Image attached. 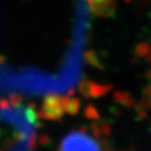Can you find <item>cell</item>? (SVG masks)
<instances>
[{
	"instance_id": "cell-1",
	"label": "cell",
	"mask_w": 151,
	"mask_h": 151,
	"mask_svg": "<svg viewBox=\"0 0 151 151\" xmlns=\"http://www.w3.org/2000/svg\"><path fill=\"white\" fill-rule=\"evenodd\" d=\"M60 151H104L100 142L83 131H73L65 135Z\"/></svg>"
},
{
	"instance_id": "cell-2",
	"label": "cell",
	"mask_w": 151,
	"mask_h": 151,
	"mask_svg": "<svg viewBox=\"0 0 151 151\" xmlns=\"http://www.w3.org/2000/svg\"><path fill=\"white\" fill-rule=\"evenodd\" d=\"M64 99L65 97L54 95V94L45 97L40 106L42 118L50 120V121H58L62 119L66 113Z\"/></svg>"
},
{
	"instance_id": "cell-3",
	"label": "cell",
	"mask_w": 151,
	"mask_h": 151,
	"mask_svg": "<svg viewBox=\"0 0 151 151\" xmlns=\"http://www.w3.org/2000/svg\"><path fill=\"white\" fill-rule=\"evenodd\" d=\"M91 11L97 17H110L115 10V0H87Z\"/></svg>"
},
{
	"instance_id": "cell-4",
	"label": "cell",
	"mask_w": 151,
	"mask_h": 151,
	"mask_svg": "<svg viewBox=\"0 0 151 151\" xmlns=\"http://www.w3.org/2000/svg\"><path fill=\"white\" fill-rule=\"evenodd\" d=\"M65 111L67 114L75 115L80 110V101L75 97H65Z\"/></svg>"
}]
</instances>
